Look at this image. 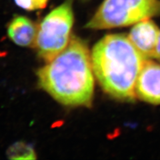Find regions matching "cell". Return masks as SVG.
Masks as SVG:
<instances>
[{
    "label": "cell",
    "mask_w": 160,
    "mask_h": 160,
    "mask_svg": "<svg viewBox=\"0 0 160 160\" xmlns=\"http://www.w3.org/2000/svg\"><path fill=\"white\" fill-rule=\"evenodd\" d=\"M74 23L72 0H66L52 9L38 26L34 48L46 63L66 49L71 39Z\"/></svg>",
    "instance_id": "277c9868"
},
{
    "label": "cell",
    "mask_w": 160,
    "mask_h": 160,
    "mask_svg": "<svg viewBox=\"0 0 160 160\" xmlns=\"http://www.w3.org/2000/svg\"><path fill=\"white\" fill-rule=\"evenodd\" d=\"M94 76L87 44L74 36L66 49L37 72L39 87L69 107L92 106Z\"/></svg>",
    "instance_id": "6da1fadb"
},
{
    "label": "cell",
    "mask_w": 160,
    "mask_h": 160,
    "mask_svg": "<svg viewBox=\"0 0 160 160\" xmlns=\"http://www.w3.org/2000/svg\"><path fill=\"white\" fill-rule=\"evenodd\" d=\"M91 60L94 76L105 92L119 101H135L137 79L148 59L127 36H105L93 46Z\"/></svg>",
    "instance_id": "7a4b0ae2"
},
{
    "label": "cell",
    "mask_w": 160,
    "mask_h": 160,
    "mask_svg": "<svg viewBox=\"0 0 160 160\" xmlns=\"http://www.w3.org/2000/svg\"><path fill=\"white\" fill-rule=\"evenodd\" d=\"M136 93L145 102L160 104V64L147 60L138 78Z\"/></svg>",
    "instance_id": "5b68a950"
},
{
    "label": "cell",
    "mask_w": 160,
    "mask_h": 160,
    "mask_svg": "<svg viewBox=\"0 0 160 160\" xmlns=\"http://www.w3.org/2000/svg\"><path fill=\"white\" fill-rule=\"evenodd\" d=\"M160 30L151 19L134 24L128 37L130 42L147 59L155 58Z\"/></svg>",
    "instance_id": "8992f818"
},
{
    "label": "cell",
    "mask_w": 160,
    "mask_h": 160,
    "mask_svg": "<svg viewBox=\"0 0 160 160\" xmlns=\"http://www.w3.org/2000/svg\"><path fill=\"white\" fill-rule=\"evenodd\" d=\"M155 58L157 59L159 62L160 63V33L158 38V41L157 43L156 49V56H155Z\"/></svg>",
    "instance_id": "30bf717a"
},
{
    "label": "cell",
    "mask_w": 160,
    "mask_h": 160,
    "mask_svg": "<svg viewBox=\"0 0 160 160\" xmlns=\"http://www.w3.org/2000/svg\"><path fill=\"white\" fill-rule=\"evenodd\" d=\"M19 8L27 11H36L46 7L49 0H13Z\"/></svg>",
    "instance_id": "9c48e42d"
},
{
    "label": "cell",
    "mask_w": 160,
    "mask_h": 160,
    "mask_svg": "<svg viewBox=\"0 0 160 160\" xmlns=\"http://www.w3.org/2000/svg\"><path fill=\"white\" fill-rule=\"evenodd\" d=\"M7 32L9 38L18 46L34 47L38 26L27 17L16 16L9 23Z\"/></svg>",
    "instance_id": "52a82bcc"
},
{
    "label": "cell",
    "mask_w": 160,
    "mask_h": 160,
    "mask_svg": "<svg viewBox=\"0 0 160 160\" xmlns=\"http://www.w3.org/2000/svg\"><path fill=\"white\" fill-rule=\"evenodd\" d=\"M8 156L12 159H35L36 155L32 146L23 142H18L10 147Z\"/></svg>",
    "instance_id": "ba28073f"
},
{
    "label": "cell",
    "mask_w": 160,
    "mask_h": 160,
    "mask_svg": "<svg viewBox=\"0 0 160 160\" xmlns=\"http://www.w3.org/2000/svg\"><path fill=\"white\" fill-rule=\"evenodd\" d=\"M156 16H160V0H103L85 28H123Z\"/></svg>",
    "instance_id": "3957f363"
}]
</instances>
